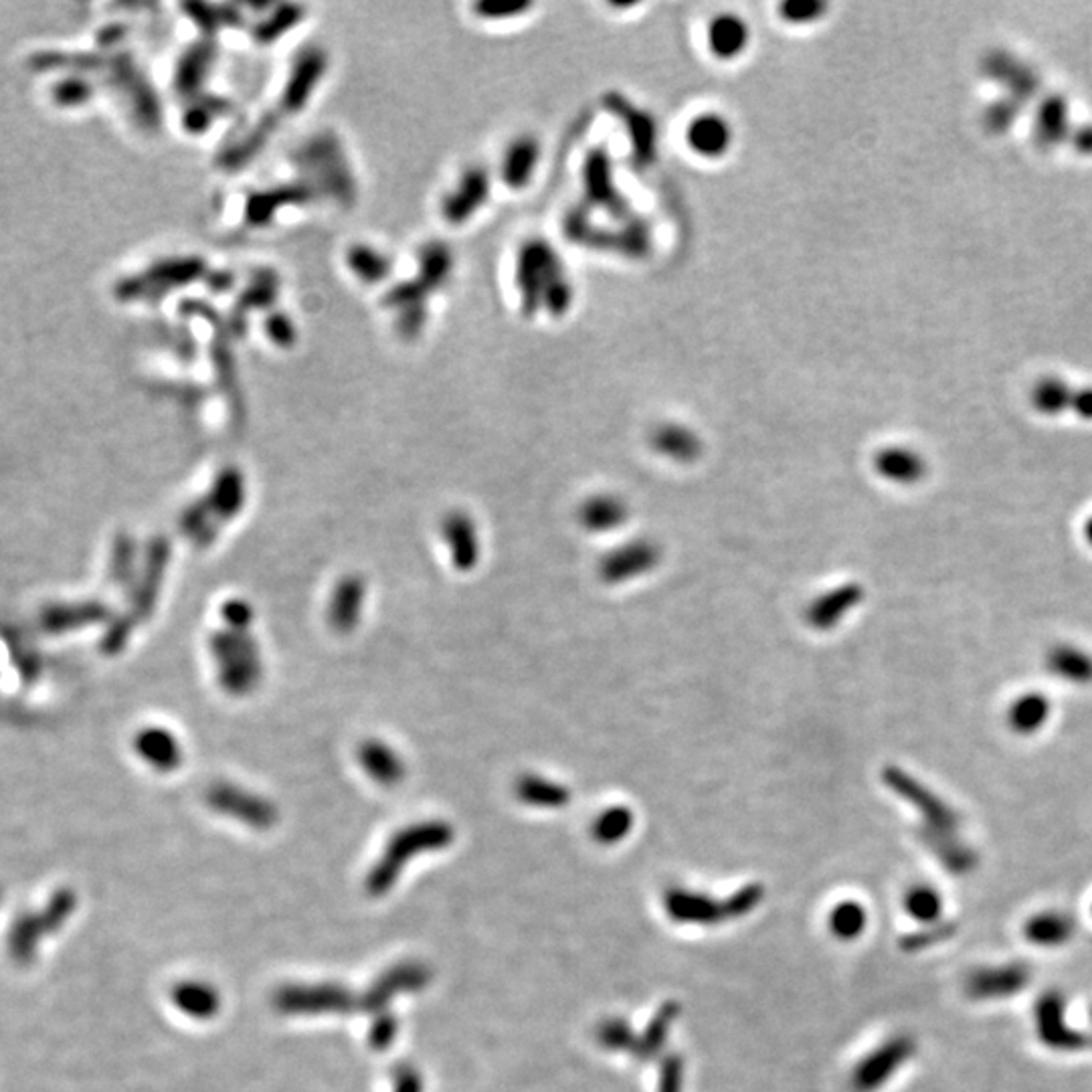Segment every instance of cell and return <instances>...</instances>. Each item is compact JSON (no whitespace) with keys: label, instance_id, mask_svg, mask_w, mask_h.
Returning a JSON list of instances; mask_svg holds the SVG:
<instances>
[{"label":"cell","instance_id":"obj_1","mask_svg":"<svg viewBox=\"0 0 1092 1092\" xmlns=\"http://www.w3.org/2000/svg\"><path fill=\"white\" fill-rule=\"evenodd\" d=\"M449 829L444 826H425V828L409 829L389 846L379 864L370 870L367 878V893L370 896H384L393 884L399 881L401 870L405 869L411 855L422 854L425 850H435L449 842Z\"/></svg>","mask_w":1092,"mask_h":1092},{"label":"cell","instance_id":"obj_2","mask_svg":"<svg viewBox=\"0 0 1092 1092\" xmlns=\"http://www.w3.org/2000/svg\"><path fill=\"white\" fill-rule=\"evenodd\" d=\"M277 1012L286 1015H322V1013H353L360 1005V998L338 984H296L279 987L274 996Z\"/></svg>","mask_w":1092,"mask_h":1092},{"label":"cell","instance_id":"obj_3","mask_svg":"<svg viewBox=\"0 0 1092 1092\" xmlns=\"http://www.w3.org/2000/svg\"><path fill=\"white\" fill-rule=\"evenodd\" d=\"M662 561V547L656 540L633 539L613 547L599 561V579L606 585H625L645 577Z\"/></svg>","mask_w":1092,"mask_h":1092},{"label":"cell","instance_id":"obj_4","mask_svg":"<svg viewBox=\"0 0 1092 1092\" xmlns=\"http://www.w3.org/2000/svg\"><path fill=\"white\" fill-rule=\"evenodd\" d=\"M432 981V969L419 961H403L379 975L372 986L360 996L358 1012L381 1013L389 1010V1003L396 996L422 991Z\"/></svg>","mask_w":1092,"mask_h":1092},{"label":"cell","instance_id":"obj_5","mask_svg":"<svg viewBox=\"0 0 1092 1092\" xmlns=\"http://www.w3.org/2000/svg\"><path fill=\"white\" fill-rule=\"evenodd\" d=\"M735 128L721 112H700L686 126V146L698 159L721 160L735 146Z\"/></svg>","mask_w":1092,"mask_h":1092},{"label":"cell","instance_id":"obj_6","mask_svg":"<svg viewBox=\"0 0 1092 1092\" xmlns=\"http://www.w3.org/2000/svg\"><path fill=\"white\" fill-rule=\"evenodd\" d=\"M862 599L864 589L858 583H843L814 597L805 609V621L816 632H831L862 604Z\"/></svg>","mask_w":1092,"mask_h":1092},{"label":"cell","instance_id":"obj_7","mask_svg":"<svg viewBox=\"0 0 1092 1092\" xmlns=\"http://www.w3.org/2000/svg\"><path fill=\"white\" fill-rule=\"evenodd\" d=\"M752 41L750 25L743 14L716 13L706 27V47L709 54L719 61H735L747 54Z\"/></svg>","mask_w":1092,"mask_h":1092},{"label":"cell","instance_id":"obj_8","mask_svg":"<svg viewBox=\"0 0 1092 1092\" xmlns=\"http://www.w3.org/2000/svg\"><path fill=\"white\" fill-rule=\"evenodd\" d=\"M630 506L618 494H593L581 504L579 525L591 534H607L628 525Z\"/></svg>","mask_w":1092,"mask_h":1092},{"label":"cell","instance_id":"obj_9","mask_svg":"<svg viewBox=\"0 0 1092 1092\" xmlns=\"http://www.w3.org/2000/svg\"><path fill=\"white\" fill-rule=\"evenodd\" d=\"M650 446L659 458L674 463H694L702 456L700 435L682 423H664L650 435Z\"/></svg>","mask_w":1092,"mask_h":1092},{"label":"cell","instance_id":"obj_10","mask_svg":"<svg viewBox=\"0 0 1092 1092\" xmlns=\"http://www.w3.org/2000/svg\"><path fill=\"white\" fill-rule=\"evenodd\" d=\"M874 470L882 480L898 484V486H912L921 482L927 474V463L915 449L903 448V446H890L884 448L874 456Z\"/></svg>","mask_w":1092,"mask_h":1092},{"label":"cell","instance_id":"obj_11","mask_svg":"<svg viewBox=\"0 0 1092 1092\" xmlns=\"http://www.w3.org/2000/svg\"><path fill=\"white\" fill-rule=\"evenodd\" d=\"M1027 977L1030 975H1027L1026 969L1018 967V965L981 969V972L972 975L967 989L975 1000H993V998L998 1000V998L1015 996L1022 987L1026 986Z\"/></svg>","mask_w":1092,"mask_h":1092},{"label":"cell","instance_id":"obj_12","mask_svg":"<svg viewBox=\"0 0 1092 1092\" xmlns=\"http://www.w3.org/2000/svg\"><path fill=\"white\" fill-rule=\"evenodd\" d=\"M172 1001L181 1012L198 1022H209L221 1010V993L207 981L179 984L172 989Z\"/></svg>","mask_w":1092,"mask_h":1092},{"label":"cell","instance_id":"obj_13","mask_svg":"<svg viewBox=\"0 0 1092 1092\" xmlns=\"http://www.w3.org/2000/svg\"><path fill=\"white\" fill-rule=\"evenodd\" d=\"M1074 933V922L1065 912H1039L1026 924V939L1038 947H1060Z\"/></svg>","mask_w":1092,"mask_h":1092},{"label":"cell","instance_id":"obj_14","mask_svg":"<svg viewBox=\"0 0 1092 1092\" xmlns=\"http://www.w3.org/2000/svg\"><path fill=\"white\" fill-rule=\"evenodd\" d=\"M1048 668L1070 685L1092 682V658L1074 645H1056L1048 654Z\"/></svg>","mask_w":1092,"mask_h":1092},{"label":"cell","instance_id":"obj_15","mask_svg":"<svg viewBox=\"0 0 1092 1092\" xmlns=\"http://www.w3.org/2000/svg\"><path fill=\"white\" fill-rule=\"evenodd\" d=\"M1050 716V704L1042 694H1022L1008 711V723L1020 735H1034Z\"/></svg>","mask_w":1092,"mask_h":1092},{"label":"cell","instance_id":"obj_16","mask_svg":"<svg viewBox=\"0 0 1092 1092\" xmlns=\"http://www.w3.org/2000/svg\"><path fill=\"white\" fill-rule=\"evenodd\" d=\"M518 795L525 803L537 807H563L571 802V791L563 783L551 781L547 777L528 775L518 785Z\"/></svg>","mask_w":1092,"mask_h":1092},{"label":"cell","instance_id":"obj_17","mask_svg":"<svg viewBox=\"0 0 1092 1092\" xmlns=\"http://www.w3.org/2000/svg\"><path fill=\"white\" fill-rule=\"evenodd\" d=\"M633 814L628 805H613L604 809L593 824V838L599 843H618L632 831Z\"/></svg>","mask_w":1092,"mask_h":1092},{"label":"cell","instance_id":"obj_18","mask_svg":"<svg viewBox=\"0 0 1092 1092\" xmlns=\"http://www.w3.org/2000/svg\"><path fill=\"white\" fill-rule=\"evenodd\" d=\"M539 145L530 138H525L520 142L513 145L506 157V181L514 186L527 185L528 179L537 169L539 162Z\"/></svg>","mask_w":1092,"mask_h":1092},{"label":"cell","instance_id":"obj_19","mask_svg":"<svg viewBox=\"0 0 1092 1092\" xmlns=\"http://www.w3.org/2000/svg\"><path fill=\"white\" fill-rule=\"evenodd\" d=\"M826 11H828V4L819 2V0H790V2H783L779 7L781 19L790 25H797V27L817 23L819 19H824Z\"/></svg>","mask_w":1092,"mask_h":1092},{"label":"cell","instance_id":"obj_20","mask_svg":"<svg viewBox=\"0 0 1092 1092\" xmlns=\"http://www.w3.org/2000/svg\"><path fill=\"white\" fill-rule=\"evenodd\" d=\"M907 910L919 921H934L943 910L941 896L936 895L929 886L912 888L907 896Z\"/></svg>","mask_w":1092,"mask_h":1092},{"label":"cell","instance_id":"obj_21","mask_svg":"<svg viewBox=\"0 0 1092 1092\" xmlns=\"http://www.w3.org/2000/svg\"><path fill=\"white\" fill-rule=\"evenodd\" d=\"M396 1034H399V1020L395 1015L389 1010L377 1013L375 1022L370 1024L369 1046L372 1050H381L382 1053L384 1048H389L395 1042Z\"/></svg>","mask_w":1092,"mask_h":1092},{"label":"cell","instance_id":"obj_22","mask_svg":"<svg viewBox=\"0 0 1092 1092\" xmlns=\"http://www.w3.org/2000/svg\"><path fill=\"white\" fill-rule=\"evenodd\" d=\"M908 1053H910V1046H908L907 1042L898 1039L886 1053L882 1054V1058L881 1056H874L872 1058V1068H870L869 1072H864L862 1079H860L862 1087L870 1089L872 1082L881 1079L884 1080V1068L882 1066H886V1062H903L907 1058Z\"/></svg>","mask_w":1092,"mask_h":1092},{"label":"cell","instance_id":"obj_23","mask_svg":"<svg viewBox=\"0 0 1092 1092\" xmlns=\"http://www.w3.org/2000/svg\"><path fill=\"white\" fill-rule=\"evenodd\" d=\"M831 927L840 936H854L864 927V912L858 905H842L831 917Z\"/></svg>","mask_w":1092,"mask_h":1092},{"label":"cell","instance_id":"obj_24","mask_svg":"<svg viewBox=\"0 0 1092 1092\" xmlns=\"http://www.w3.org/2000/svg\"><path fill=\"white\" fill-rule=\"evenodd\" d=\"M393 1092H423L422 1074L413 1066H399L393 1074Z\"/></svg>","mask_w":1092,"mask_h":1092},{"label":"cell","instance_id":"obj_25","mask_svg":"<svg viewBox=\"0 0 1092 1092\" xmlns=\"http://www.w3.org/2000/svg\"><path fill=\"white\" fill-rule=\"evenodd\" d=\"M1084 537H1087V540H1089V544H1091L1092 547V516L1091 520L1087 522V527H1084Z\"/></svg>","mask_w":1092,"mask_h":1092}]
</instances>
